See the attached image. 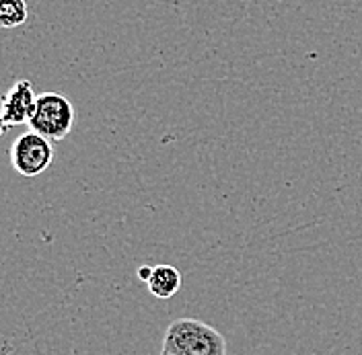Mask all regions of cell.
<instances>
[{
    "mask_svg": "<svg viewBox=\"0 0 362 355\" xmlns=\"http://www.w3.org/2000/svg\"><path fill=\"white\" fill-rule=\"evenodd\" d=\"M163 355H226L225 335L198 318H177L163 337Z\"/></svg>",
    "mask_w": 362,
    "mask_h": 355,
    "instance_id": "1",
    "label": "cell"
},
{
    "mask_svg": "<svg viewBox=\"0 0 362 355\" xmlns=\"http://www.w3.org/2000/svg\"><path fill=\"white\" fill-rule=\"evenodd\" d=\"M29 130L42 133L52 142L64 140L74 126V105L60 92L37 95L35 112L29 119Z\"/></svg>",
    "mask_w": 362,
    "mask_h": 355,
    "instance_id": "2",
    "label": "cell"
},
{
    "mask_svg": "<svg viewBox=\"0 0 362 355\" xmlns=\"http://www.w3.org/2000/svg\"><path fill=\"white\" fill-rule=\"evenodd\" d=\"M8 156L17 175L27 179L40 177L54 162V142L29 130L13 142Z\"/></svg>",
    "mask_w": 362,
    "mask_h": 355,
    "instance_id": "3",
    "label": "cell"
},
{
    "mask_svg": "<svg viewBox=\"0 0 362 355\" xmlns=\"http://www.w3.org/2000/svg\"><path fill=\"white\" fill-rule=\"evenodd\" d=\"M37 105V95L29 80H17L11 89L4 92L2 105H0V121H2V133L8 128L29 124L31 115Z\"/></svg>",
    "mask_w": 362,
    "mask_h": 355,
    "instance_id": "4",
    "label": "cell"
},
{
    "mask_svg": "<svg viewBox=\"0 0 362 355\" xmlns=\"http://www.w3.org/2000/svg\"><path fill=\"white\" fill-rule=\"evenodd\" d=\"M181 273L173 265L160 263L153 267V275L148 279V289L158 300H169L173 298L181 288Z\"/></svg>",
    "mask_w": 362,
    "mask_h": 355,
    "instance_id": "5",
    "label": "cell"
},
{
    "mask_svg": "<svg viewBox=\"0 0 362 355\" xmlns=\"http://www.w3.org/2000/svg\"><path fill=\"white\" fill-rule=\"evenodd\" d=\"M27 2L25 0H0V25L4 29H17L27 21Z\"/></svg>",
    "mask_w": 362,
    "mask_h": 355,
    "instance_id": "6",
    "label": "cell"
},
{
    "mask_svg": "<svg viewBox=\"0 0 362 355\" xmlns=\"http://www.w3.org/2000/svg\"><path fill=\"white\" fill-rule=\"evenodd\" d=\"M151 275H153V267L144 265V267H140V269H138V277H140V279H142L144 284H148Z\"/></svg>",
    "mask_w": 362,
    "mask_h": 355,
    "instance_id": "7",
    "label": "cell"
},
{
    "mask_svg": "<svg viewBox=\"0 0 362 355\" xmlns=\"http://www.w3.org/2000/svg\"><path fill=\"white\" fill-rule=\"evenodd\" d=\"M160 355H163V354H160Z\"/></svg>",
    "mask_w": 362,
    "mask_h": 355,
    "instance_id": "8",
    "label": "cell"
}]
</instances>
